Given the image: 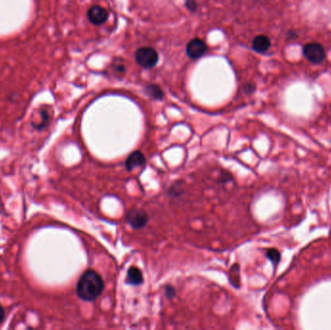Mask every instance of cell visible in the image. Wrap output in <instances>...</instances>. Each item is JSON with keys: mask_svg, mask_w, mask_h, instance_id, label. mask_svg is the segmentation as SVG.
<instances>
[{"mask_svg": "<svg viewBox=\"0 0 331 330\" xmlns=\"http://www.w3.org/2000/svg\"><path fill=\"white\" fill-rule=\"evenodd\" d=\"M159 59L158 53L152 48H141L136 52V60L144 68L154 67Z\"/></svg>", "mask_w": 331, "mask_h": 330, "instance_id": "obj_2", "label": "cell"}, {"mask_svg": "<svg viewBox=\"0 0 331 330\" xmlns=\"http://www.w3.org/2000/svg\"><path fill=\"white\" fill-rule=\"evenodd\" d=\"M148 217L143 210H132L127 215V222L134 228H142L147 223Z\"/></svg>", "mask_w": 331, "mask_h": 330, "instance_id": "obj_6", "label": "cell"}, {"mask_svg": "<svg viewBox=\"0 0 331 330\" xmlns=\"http://www.w3.org/2000/svg\"><path fill=\"white\" fill-rule=\"evenodd\" d=\"M188 8H189L190 10H195V9L197 8V6H196V4H195L192 0H190V1L188 2Z\"/></svg>", "mask_w": 331, "mask_h": 330, "instance_id": "obj_12", "label": "cell"}, {"mask_svg": "<svg viewBox=\"0 0 331 330\" xmlns=\"http://www.w3.org/2000/svg\"><path fill=\"white\" fill-rule=\"evenodd\" d=\"M126 281L128 284L133 285V286L141 285L144 282V277H143L141 270L138 268H134V267L130 268V269L128 270V273H127Z\"/></svg>", "mask_w": 331, "mask_h": 330, "instance_id": "obj_9", "label": "cell"}, {"mask_svg": "<svg viewBox=\"0 0 331 330\" xmlns=\"http://www.w3.org/2000/svg\"><path fill=\"white\" fill-rule=\"evenodd\" d=\"M87 18L95 25H101L108 20L109 13L101 6H92L87 12Z\"/></svg>", "mask_w": 331, "mask_h": 330, "instance_id": "obj_5", "label": "cell"}, {"mask_svg": "<svg viewBox=\"0 0 331 330\" xmlns=\"http://www.w3.org/2000/svg\"><path fill=\"white\" fill-rule=\"evenodd\" d=\"M303 54L306 59L314 64H320L325 58L323 47L319 43H309L303 47Z\"/></svg>", "mask_w": 331, "mask_h": 330, "instance_id": "obj_3", "label": "cell"}, {"mask_svg": "<svg viewBox=\"0 0 331 330\" xmlns=\"http://www.w3.org/2000/svg\"><path fill=\"white\" fill-rule=\"evenodd\" d=\"M145 157L140 151H134L132 154L130 155L126 161V168L128 171H132L138 167L144 168L145 166Z\"/></svg>", "mask_w": 331, "mask_h": 330, "instance_id": "obj_7", "label": "cell"}, {"mask_svg": "<svg viewBox=\"0 0 331 330\" xmlns=\"http://www.w3.org/2000/svg\"><path fill=\"white\" fill-rule=\"evenodd\" d=\"M148 93L150 95H152L153 97H155L156 99H161L163 97V91L161 90V88L157 85H149L148 87Z\"/></svg>", "mask_w": 331, "mask_h": 330, "instance_id": "obj_11", "label": "cell"}, {"mask_svg": "<svg viewBox=\"0 0 331 330\" xmlns=\"http://www.w3.org/2000/svg\"><path fill=\"white\" fill-rule=\"evenodd\" d=\"M267 257L274 263V265H277L280 261V258H281V254H280L279 251L276 250V249H269L268 250V253H267Z\"/></svg>", "mask_w": 331, "mask_h": 330, "instance_id": "obj_10", "label": "cell"}, {"mask_svg": "<svg viewBox=\"0 0 331 330\" xmlns=\"http://www.w3.org/2000/svg\"><path fill=\"white\" fill-rule=\"evenodd\" d=\"M103 288V280L100 275L93 270H88L80 279L77 290L82 300L93 301L102 293Z\"/></svg>", "mask_w": 331, "mask_h": 330, "instance_id": "obj_1", "label": "cell"}, {"mask_svg": "<svg viewBox=\"0 0 331 330\" xmlns=\"http://www.w3.org/2000/svg\"><path fill=\"white\" fill-rule=\"evenodd\" d=\"M167 290H168V291H167V293H168V294H170L171 296H173V295L175 294V289H173L172 287H168V288H167Z\"/></svg>", "mask_w": 331, "mask_h": 330, "instance_id": "obj_14", "label": "cell"}, {"mask_svg": "<svg viewBox=\"0 0 331 330\" xmlns=\"http://www.w3.org/2000/svg\"><path fill=\"white\" fill-rule=\"evenodd\" d=\"M4 317H5V312H4V309L2 308V306L0 305V323L2 322V320H4Z\"/></svg>", "mask_w": 331, "mask_h": 330, "instance_id": "obj_13", "label": "cell"}, {"mask_svg": "<svg viewBox=\"0 0 331 330\" xmlns=\"http://www.w3.org/2000/svg\"><path fill=\"white\" fill-rule=\"evenodd\" d=\"M270 45H271V43H270V40H269L268 36L259 35V36H257L253 40L252 48H253L254 51L262 53V52H266L267 51H269V49L270 48Z\"/></svg>", "mask_w": 331, "mask_h": 330, "instance_id": "obj_8", "label": "cell"}, {"mask_svg": "<svg viewBox=\"0 0 331 330\" xmlns=\"http://www.w3.org/2000/svg\"><path fill=\"white\" fill-rule=\"evenodd\" d=\"M207 44L202 39H193L187 45V54L192 59H197L202 57L207 52Z\"/></svg>", "mask_w": 331, "mask_h": 330, "instance_id": "obj_4", "label": "cell"}]
</instances>
